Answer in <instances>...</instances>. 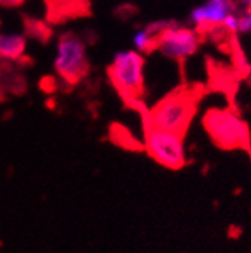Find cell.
Instances as JSON below:
<instances>
[{
	"mask_svg": "<svg viewBox=\"0 0 251 253\" xmlns=\"http://www.w3.org/2000/svg\"><path fill=\"white\" fill-rule=\"evenodd\" d=\"M196 112L194 97L191 93L176 90L160 100L147 113L146 125L156 126L175 133L185 134Z\"/></svg>",
	"mask_w": 251,
	"mask_h": 253,
	"instance_id": "1",
	"label": "cell"
},
{
	"mask_svg": "<svg viewBox=\"0 0 251 253\" xmlns=\"http://www.w3.org/2000/svg\"><path fill=\"white\" fill-rule=\"evenodd\" d=\"M238 34H251V6L238 14Z\"/></svg>",
	"mask_w": 251,
	"mask_h": 253,
	"instance_id": "10",
	"label": "cell"
},
{
	"mask_svg": "<svg viewBox=\"0 0 251 253\" xmlns=\"http://www.w3.org/2000/svg\"><path fill=\"white\" fill-rule=\"evenodd\" d=\"M200 45V38L196 29L169 23L156 38L155 51L170 60H185L193 56Z\"/></svg>",
	"mask_w": 251,
	"mask_h": 253,
	"instance_id": "6",
	"label": "cell"
},
{
	"mask_svg": "<svg viewBox=\"0 0 251 253\" xmlns=\"http://www.w3.org/2000/svg\"><path fill=\"white\" fill-rule=\"evenodd\" d=\"M108 79L122 98L139 100L144 92V57L136 50H123L114 54Z\"/></svg>",
	"mask_w": 251,
	"mask_h": 253,
	"instance_id": "2",
	"label": "cell"
},
{
	"mask_svg": "<svg viewBox=\"0 0 251 253\" xmlns=\"http://www.w3.org/2000/svg\"><path fill=\"white\" fill-rule=\"evenodd\" d=\"M24 3V0H0V8H17Z\"/></svg>",
	"mask_w": 251,
	"mask_h": 253,
	"instance_id": "12",
	"label": "cell"
},
{
	"mask_svg": "<svg viewBox=\"0 0 251 253\" xmlns=\"http://www.w3.org/2000/svg\"><path fill=\"white\" fill-rule=\"evenodd\" d=\"M144 149L153 162L170 170H179L186 165L183 134L156 128L144 124Z\"/></svg>",
	"mask_w": 251,
	"mask_h": 253,
	"instance_id": "3",
	"label": "cell"
},
{
	"mask_svg": "<svg viewBox=\"0 0 251 253\" xmlns=\"http://www.w3.org/2000/svg\"><path fill=\"white\" fill-rule=\"evenodd\" d=\"M54 71L68 84L78 83L89 73L86 44L75 34L62 35L56 45Z\"/></svg>",
	"mask_w": 251,
	"mask_h": 253,
	"instance_id": "5",
	"label": "cell"
},
{
	"mask_svg": "<svg viewBox=\"0 0 251 253\" xmlns=\"http://www.w3.org/2000/svg\"><path fill=\"white\" fill-rule=\"evenodd\" d=\"M236 5H241V8H250L251 6V0H235Z\"/></svg>",
	"mask_w": 251,
	"mask_h": 253,
	"instance_id": "13",
	"label": "cell"
},
{
	"mask_svg": "<svg viewBox=\"0 0 251 253\" xmlns=\"http://www.w3.org/2000/svg\"><path fill=\"white\" fill-rule=\"evenodd\" d=\"M27 48L24 35L0 34V62H15L23 59Z\"/></svg>",
	"mask_w": 251,
	"mask_h": 253,
	"instance_id": "8",
	"label": "cell"
},
{
	"mask_svg": "<svg viewBox=\"0 0 251 253\" xmlns=\"http://www.w3.org/2000/svg\"><path fill=\"white\" fill-rule=\"evenodd\" d=\"M221 27H223L226 32H229V34L236 35V34H238V14H236V12L229 14V15L224 18V21L221 23Z\"/></svg>",
	"mask_w": 251,
	"mask_h": 253,
	"instance_id": "11",
	"label": "cell"
},
{
	"mask_svg": "<svg viewBox=\"0 0 251 253\" xmlns=\"http://www.w3.org/2000/svg\"><path fill=\"white\" fill-rule=\"evenodd\" d=\"M170 21H153L143 29L137 30L133 37V45L134 50L139 53H149L153 51L156 38L161 34V30L169 24Z\"/></svg>",
	"mask_w": 251,
	"mask_h": 253,
	"instance_id": "9",
	"label": "cell"
},
{
	"mask_svg": "<svg viewBox=\"0 0 251 253\" xmlns=\"http://www.w3.org/2000/svg\"><path fill=\"white\" fill-rule=\"evenodd\" d=\"M205 130L221 149H238L250 145L247 124L232 110H211L203 119Z\"/></svg>",
	"mask_w": 251,
	"mask_h": 253,
	"instance_id": "4",
	"label": "cell"
},
{
	"mask_svg": "<svg viewBox=\"0 0 251 253\" xmlns=\"http://www.w3.org/2000/svg\"><path fill=\"white\" fill-rule=\"evenodd\" d=\"M236 6L235 0H205V3L196 6L190 12L188 20L194 24L196 30L218 27L229 14L236 12Z\"/></svg>",
	"mask_w": 251,
	"mask_h": 253,
	"instance_id": "7",
	"label": "cell"
}]
</instances>
